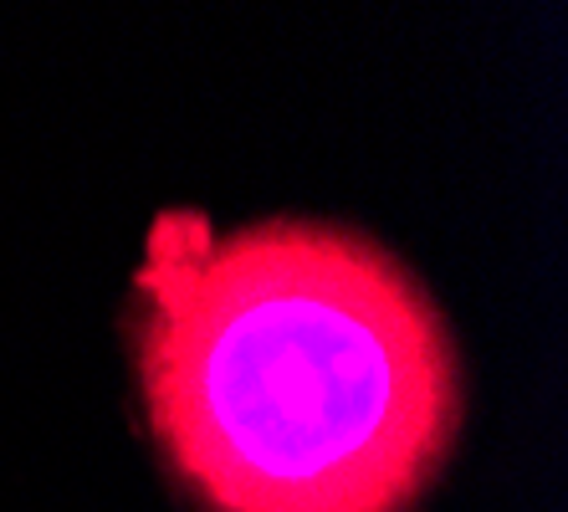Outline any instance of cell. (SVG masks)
I'll return each mask as SVG.
<instances>
[{"label":"cell","instance_id":"cell-1","mask_svg":"<svg viewBox=\"0 0 568 512\" xmlns=\"http://www.w3.org/2000/svg\"><path fill=\"white\" fill-rule=\"evenodd\" d=\"M133 288L149 425L211 512H405L446 461L456 343L379 241L164 211Z\"/></svg>","mask_w":568,"mask_h":512}]
</instances>
